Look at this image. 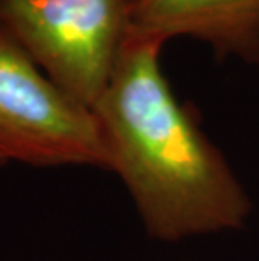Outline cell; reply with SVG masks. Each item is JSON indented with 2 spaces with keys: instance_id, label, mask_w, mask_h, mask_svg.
Instances as JSON below:
<instances>
[{
  "instance_id": "obj_5",
  "label": "cell",
  "mask_w": 259,
  "mask_h": 261,
  "mask_svg": "<svg viewBox=\"0 0 259 261\" xmlns=\"http://www.w3.org/2000/svg\"><path fill=\"white\" fill-rule=\"evenodd\" d=\"M5 164H7V162H5V159L2 157V155H0V167H4Z\"/></svg>"
},
{
  "instance_id": "obj_2",
  "label": "cell",
  "mask_w": 259,
  "mask_h": 261,
  "mask_svg": "<svg viewBox=\"0 0 259 261\" xmlns=\"http://www.w3.org/2000/svg\"><path fill=\"white\" fill-rule=\"evenodd\" d=\"M130 0H0V25L59 88L93 110L130 32Z\"/></svg>"
},
{
  "instance_id": "obj_4",
  "label": "cell",
  "mask_w": 259,
  "mask_h": 261,
  "mask_svg": "<svg viewBox=\"0 0 259 261\" xmlns=\"http://www.w3.org/2000/svg\"><path fill=\"white\" fill-rule=\"evenodd\" d=\"M131 34L167 42L192 37L219 59L259 66V0H130Z\"/></svg>"
},
{
  "instance_id": "obj_1",
  "label": "cell",
  "mask_w": 259,
  "mask_h": 261,
  "mask_svg": "<svg viewBox=\"0 0 259 261\" xmlns=\"http://www.w3.org/2000/svg\"><path fill=\"white\" fill-rule=\"evenodd\" d=\"M163 42L128 32L93 107L108 170L128 189L147 232L163 243L241 229L251 201L233 167L160 68Z\"/></svg>"
},
{
  "instance_id": "obj_3",
  "label": "cell",
  "mask_w": 259,
  "mask_h": 261,
  "mask_svg": "<svg viewBox=\"0 0 259 261\" xmlns=\"http://www.w3.org/2000/svg\"><path fill=\"white\" fill-rule=\"evenodd\" d=\"M0 155L34 167L109 165L95 112L59 88L2 25Z\"/></svg>"
}]
</instances>
